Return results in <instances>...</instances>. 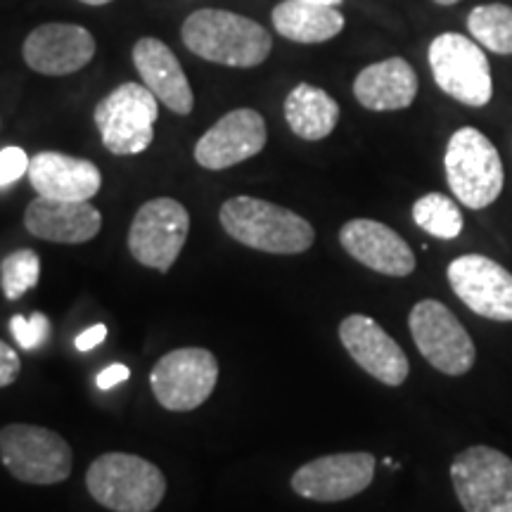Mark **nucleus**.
Instances as JSON below:
<instances>
[{"label":"nucleus","mask_w":512,"mask_h":512,"mask_svg":"<svg viewBox=\"0 0 512 512\" xmlns=\"http://www.w3.org/2000/svg\"><path fill=\"white\" fill-rule=\"evenodd\" d=\"M266 121L256 110H233L209 128L195 145L202 169L223 171L259 155L266 145Z\"/></svg>","instance_id":"4468645a"},{"label":"nucleus","mask_w":512,"mask_h":512,"mask_svg":"<svg viewBox=\"0 0 512 512\" xmlns=\"http://www.w3.org/2000/svg\"><path fill=\"white\" fill-rule=\"evenodd\" d=\"M38 278H41V259L34 249L12 252L0 264V285H3L5 297L12 302L22 297L24 292H29L31 287H36Z\"/></svg>","instance_id":"a878e982"},{"label":"nucleus","mask_w":512,"mask_h":512,"mask_svg":"<svg viewBox=\"0 0 512 512\" xmlns=\"http://www.w3.org/2000/svg\"><path fill=\"white\" fill-rule=\"evenodd\" d=\"M95 38L76 24H43L24 41V62L38 74L67 76L93 60Z\"/></svg>","instance_id":"dca6fc26"},{"label":"nucleus","mask_w":512,"mask_h":512,"mask_svg":"<svg viewBox=\"0 0 512 512\" xmlns=\"http://www.w3.org/2000/svg\"><path fill=\"white\" fill-rule=\"evenodd\" d=\"M339 242L358 264L392 278H406L415 271L411 245L396 230L373 219H354L339 230Z\"/></svg>","instance_id":"f3484780"},{"label":"nucleus","mask_w":512,"mask_h":512,"mask_svg":"<svg viewBox=\"0 0 512 512\" xmlns=\"http://www.w3.org/2000/svg\"><path fill=\"white\" fill-rule=\"evenodd\" d=\"M0 460L19 482L50 486L72 475V446L60 434L38 425H8L0 430Z\"/></svg>","instance_id":"423d86ee"},{"label":"nucleus","mask_w":512,"mask_h":512,"mask_svg":"<svg viewBox=\"0 0 512 512\" xmlns=\"http://www.w3.org/2000/svg\"><path fill=\"white\" fill-rule=\"evenodd\" d=\"M339 339L349 356L377 382L399 387L408 380L411 363H408L406 351L373 318L351 313L339 323Z\"/></svg>","instance_id":"2eb2a0df"},{"label":"nucleus","mask_w":512,"mask_h":512,"mask_svg":"<svg viewBox=\"0 0 512 512\" xmlns=\"http://www.w3.org/2000/svg\"><path fill=\"white\" fill-rule=\"evenodd\" d=\"M128 377H131V370H128L126 366H121V363H112V366H107L98 375V387L100 389H112V387H117V384L126 382Z\"/></svg>","instance_id":"c756f323"},{"label":"nucleus","mask_w":512,"mask_h":512,"mask_svg":"<svg viewBox=\"0 0 512 512\" xmlns=\"http://www.w3.org/2000/svg\"><path fill=\"white\" fill-rule=\"evenodd\" d=\"M183 43L202 60L226 67H259L271 55L273 38L259 22L228 10H197L185 19Z\"/></svg>","instance_id":"f257e3e1"},{"label":"nucleus","mask_w":512,"mask_h":512,"mask_svg":"<svg viewBox=\"0 0 512 512\" xmlns=\"http://www.w3.org/2000/svg\"><path fill=\"white\" fill-rule=\"evenodd\" d=\"M451 482L465 512H512V460L491 446H470L451 463Z\"/></svg>","instance_id":"0eeeda50"},{"label":"nucleus","mask_w":512,"mask_h":512,"mask_svg":"<svg viewBox=\"0 0 512 512\" xmlns=\"http://www.w3.org/2000/svg\"><path fill=\"white\" fill-rule=\"evenodd\" d=\"M448 283L477 316L512 323V273L482 254H465L448 264Z\"/></svg>","instance_id":"ddd939ff"},{"label":"nucleus","mask_w":512,"mask_h":512,"mask_svg":"<svg viewBox=\"0 0 512 512\" xmlns=\"http://www.w3.org/2000/svg\"><path fill=\"white\" fill-rule=\"evenodd\" d=\"M10 330L22 349H38L50 337V320L43 313H31L29 318L15 316L10 320Z\"/></svg>","instance_id":"bb28decb"},{"label":"nucleus","mask_w":512,"mask_h":512,"mask_svg":"<svg viewBox=\"0 0 512 512\" xmlns=\"http://www.w3.org/2000/svg\"><path fill=\"white\" fill-rule=\"evenodd\" d=\"M413 219L425 233L439 240H456L463 233V214L458 204L441 192L422 195L413 204Z\"/></svg>","instance_id":"393cba45"},{"label":"nucleus","mask_w":512,"mask_h":512,"mask_svg":"<svg viewBox=\"0 0 512 512\" xmlns=\"http://www.w3.org/2000/svg\"><path fill=\"white\" fill-rule=\"evenodd\" d=\"M24 226L38 240L57 242V245H83L100 233L102 216L91 202L38 195L24 211Z\"/></svg>","instance_id":"a211bd4d"},{"label":"nucleus","mask_w":512,"mask_h":512,"mask_svg":"<svg viewBox=\"0 0 512 512\" xmlns=\"http://www.w3.org/2000/svg\"><path fill=\"white\" fill-rule=\"evenodd\" d=\"M88 494L112 512H152L166 494L162 470L133 453H105L86 472Z\"/></svg>","instance_id":"7ed1b4c3"},{"label":"nucleus","mask_w":512,"mask_h":512,"mask_svg":"<svg viewBox=\"0 0 512 512\" xmlns=\"http://www.w3.org/2000/svg\"><path fill=\"white\" fill-rule=\"evenodd\" d=\"M354 95L366 110H406L418 95V76L403 57H389V60L370 64L356 76Z\"/></svg>","instance_id":"412c9836"},{"label":"nucleus","mask_w":512,"mask_h":512,"mask_svg":"<svg viewBox=\"0 0 512 512\" xmlns=\"http://www.w3.org/2000/svg\"><path fill=\"white\" fill-rule=\"evenodd\" d=\"M133 64H136L143 86L150 88L152 95L164 107L176 114H190L195 107L190 81L185 76L181 62L166 43L159 38L145 36L133 46Z\"/></svg>","instance_id":"6ab92c4d"},{"label":"nucleus","mask_w":512,"mask_h":512,"mask_svg":"<svg viewBox=\"0 0 512 512\" xmlns=\"http://www.w3.org/2000/svg\"><path fill=\"white\" fill-rule=\"evenodd\" d=\"M219 380V361L209 349L185 347L176 349L150 373L152 394L166 411L188 413L200 408L214 392Z\"/></svg>","instance_id":"9d476101"},{"label":"nucleus","mask_w":512,"mask_h":512,"mask_svg":"<svg viewBox=\"0 0 512 512\" xmlns=\"http://www.w3.org/2000/svg\"><path fill=\"white\" fill-rule=\"evenodd\" d=\"M105 337H107V328L102 323H98V325H93V328H88V330H83L79 337H76V349L79 351H91V349H95L98 347L100 342H105Z\"/></svg>","instance_id":"7c9ffc66"},{"label":"nucleus","mask_w":512,"mask_h":512,"mask_svg":"<svg viewBox=\"0 0 512 512\" xmlns=\"http://www.w3.org/2000/svg\"><path fill=\"white\" fill-rule=\"evenodd\" d=\"M190 214L181 202L157 197L145 202L128 230V252L138 264L166 273L188 240Z\"/></svg>","instance_id":"9b49d317"},{"label":"nucleus","mask_w":512,"mask_h":512,"mask_svg":"<svg viewBox=\"0 0 512 512\" xmlns=\"http://www.w3.org/2000/svg\"><path fill=\"white\" fill-rule=\"evenodd\" d=\"M373 453H332L299 467L292 475V491L306 501L339 503L354 498L373 484Z\"/></svg>","instance_id":"f8f14e48"},{"label":"nucleus","mask_w":512,"mask_h":512,"mask_svg":"<svg viewBox=\"0 0 512 512\" xmlns=\"http://www.w3.org/2000/svg\"><path fill=\"white\" fill-rule=\"evenodd\" d=\"M22 363H19L17 351L0 339V387H8L19 377Z\"/></svg>","instance_id":"c85d7f7f"},{"label":"nucleus","mask_w":512,"mask_h":512,"mask_svg":"<svg viewBox=\"0 0 512 512\" xmlns=\"http://www.w3.org/2000/svg\"><path fill=\"white\" fill-rule=\"evenodd\" d=\"M29 162L31 159L22 147H3L0 150V188H8L22 176H27Z\"/></svg>","instance_id":"cd10ccee"},{"label":"nucleus","mask_w":512,"mask_h":512,"mask_svg":"<svg viewBox=\"0 0 512 512\" xmlns=\"http://www.w3.org/2000/svg\"><path fill=\"white\" fill-rule=\"evenodd\" d=\"M159 100L143 83H121L95 107L93 119L102 145L112 155H140L152 145Z\"/></svg>","instance_id":"39448f33"},{"label":"nucleus","mask_w":512,"mask_h":512,"mask_svg":"<svg viewBox=\"0 0 512 512\" xmlns=\"http://www.w3.org/2000/svg\"><path fill=\"white\" fill-rule=\"evenodd\" d=\"M472 38L486 50L498 55H512V8L503 3L479 5L467 17Z\"/></svg>","instance_id":"b1692460"},{"label":"nucleus","mask_w":512,"mask_h":512,"mask_svg":"<svg viewBox=\"0 0 512 512\" xmlns=\"http://www.w3.org/2000/svg\"><path fill=\"white\" fill-rule=\"evenodd\" d=\"M446 181L453 195L467 209H486L503 192V162L489 138L465 126L446 145Z\"/></svg>","instance_id":"20e7f679"},{"label":"nucleus","mask_w":512,"mask_h":512,"mask_svg":"<svg viewBox=\"0 0 512 512\" xmlns=\"http://www.w3.org/2000/svg\"><path fill=\"white\" fill-rule=\"evenodd\" d=\"M408 328L415 347L439 373L458 377L475 366V344L453 311L437 299H422L411 309Z\"/></svg>","instance_id":"1a4fd4ad"},{"label":"nucleus","mask_w":512,"mask_h":512,"mask_svg":"<svg viewBox=\"0 0 512 512\" xmlns=\"http://www.w3.org/2000/svg\"><path fill=\"white\" fill-rule=\"evenodd\" d=\"M219 219L230 238L266 254H302L316 240L304 216L259 197H230Z\"/></svg>","instance_id":"f03ea898"},{"label":"nucleus","mask_w":512,"mask_h":512,"mask_svg":"<svg viewBox=\"0 0 512 512\" xmlns=\"http://www.w3.org/2000/svg\"><path fill=\"white\" fill-rule=\"evenodd\" d=\"M29 181L43 197L91 202V197L100 192L102 176L98 166L88 159L62 152H38L29 162Z\"/></svg>","instance_id":"aec40b11"},{"label":"nucleus","mask_w":512,"mask_h":512,"mask_svg":"<svg viewBox=\"0 0 512 512\" xmlns=\"http://www.w3.org/2000/svg\"><path fill=\"white\" fill-rule=\"evenodd\" d=\"M434 3H439V5H453V3H460V0H434Z\"/></svg>","instance_id":"72a5a7b5"},{"label":"nucleus","mask_w":512,"mask_h":512,"mask_svg":"<svg viewBox=\"0 0 512 512\" xmlns=\"http://www.w3.org/2000/svg\"><path fill=\"white\" fill-rule=\"evenodd\" d=\"M81 3H86V5H107V3H112V0H81Z\"/></svg>","instance_id":"473e14b6"},{"label":"nucleus","mask_w":512,"mask_h":512,"mask_svg":"<svg viewBox=\"0 0 512 512\" xmlns=\"http://www.w3.org/2000/svg\"><path fill=\"white\" fill-rule=\"evenodd\" d=\"M306 3H316V5H332V8H337L342 0H306Z\"/></svg>","instance_id":"2f4dec72"},{"label":"nucleus","mask_w":512,"mask_h":512,"mask_svg":"<svg viewBox=\"0 0 512 512\" xmlns=\"http://www.w3.org/2000/svg\"><path fill=\"white\" fill-rule=\"evenodd\" d=\"M285 119L297 138L323 140L335 131L339 105L323 88L299 83L285 100Z\"/></svg>","instance_id":"5701e85b"},{"label":"nucleus","mask_w":512,"mask_h":512,"mask_svg":"<svg viewBox=\"0 0 512 512\" xmlns=\"http://www.w3.org/2000/svg\"><path fill=\"white\" fill-rule=\"evenodd\" d=\"M434 81L446 95L470 107H484L494 95L491 67L482 48L463 34H441L430 43Z\"/></svg>","instance_id":"6e6552de"},{"label":"nucleus","mask_w":512,"mask_h":512,"mask_svg":"<svg viewBox=\"0 0 512 512\" xmlns=\"http://www.w3.org/2000/svg\"><path fill=\"white\" fill-rule=\"evenodd\" d=\"M273 27L294 43H325L344 29V15L332 5L285 0L273 10Z\"/></svg>","instance_id":"4be33fe9"}]
</instances>
